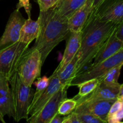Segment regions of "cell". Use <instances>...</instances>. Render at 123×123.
<instances>
[{
  "instance_id": "6da1fadb",
  "label": "cell",
  "mask_w": 123,
  "mask_h": 123,
  "mask_svg": "<svg viewBox=\"0 0 123 123\" xmlns=\"http://www.w3.org/2000/svg\"><path fill=\"white\" fill-rule=\"evenodd\" d=\"M118 24L102 21L91 12L81 31L80 46L77 54V74L94 60L100 48Z\"/></svg>"
},
{
  "instance_id": "7a4b0ae2",
  "label": "cell",
  "mask_w": 123,
  "mask_h": 123,
  "mask_svg": "<svg viewBox=\"0 0 123 123\" xmlns=\"http://www.w3.org/2000/svg\"><path fill=\"white\" fill-rule=\"evenodd\" d=\"M37 20L40 25L39 34L32 48L40 52L43 65L53 49L67 38L70 31L67 20L60 18L52 8L40 12Z\"/></svg>"
},
{
  "instance_id": "3957f363",
  "label": "cell",
  "mask_w": 123,
  "mask_h": 123,
  "mask_svg": "<svg viewBox=\"0 0 123 123\" xmlns=\"http://www.w3.org/2000/svg\"><path fill=\"white\" fill-rule=\"evenodd\" d=\"M8 81L15 111L14 120L16 122H19L24 119L26 120L29 117L28 109L35 90L32 86L26 85L22 82L16 70L11 75Z\"/></svg>"
},
{
  "instance_id": "277c9868",
  "label": "cell",
  "mask_w": 123,
  "mask_h": 123,
  "mask_svg": "<svg viewBox=\"0 0 123 123\" xmlns=\"http://www.w3.org/2000/svg\"><path fill=\"white\" fill-rule=\"evenodd\" d=\"M42 66L40 53L32 47L28 48L20 58L16 71L24 84L32 86L40 76Z\"/></svg>"
},
{
  "instance_id": "5b68a950",
  "label": "cell",
  "mask_w": 123,
  "mask_h": 123,
  "mask_svg": "<svg viewBox=\"0 0 123 123\" xmlns=\"http://www.w3.org/2000/svg\"><path fill=\"white\" fill-rule=\"evenodd\" d=\"M121 64H123V49L111 57L98 63L92 64L86 70L78 73L72 81L71 86H76L90 79H99L109 69Z\"/></svg>"
},
{
  "instance_id": "8992f818",
  "label": "cell",
  "mask_w": 123,
  "mask_h": 123,
  "mask_svg": "<svg viewBox=\"0 0 123 123\" xmlns=\"http://www.w3.org/2000/svg\"><path fill=\"white\" fill-rule=\"evenodd\" d=\"M29 45L18 42L0 50V73L9 79L16 70L18 63Z\"/></svg>"
},
{
  "instance_id": "52a82bcc",
  "label": "cell",
  "mask_w": 123,
  "mask_h": 123,
  "mask_svg": "<svg viewBox=\"0 0 123 123\" xmlns=\"http://www.w3.org/2000/svg\"><path fill=\"white\" fill-rule=\"evenodd\" d=\"M25 20L19 10L16 9L11 13L0 37V50L19 42L20 30Z\"/></svg>"
},
{
  "instance_id": "ba28073f",
  "label": "cell",
  "mask_w": 123,
  "mask_h": 123,
  "mask_svg": "<svg viewBox=\"0 0 123 123\" xmlns=\"http://www.w3.org/2000/svg\"><path fill=\"white\" fill-rule=\"evenodd\" d=\"M67 90L61 88L36 114L26 119V123H49L57 114L60 102L67 98Z\"/></svg>"
},
{
  "instance_id": "9c48e42d",
  "label": "cell",
  "mask_w": 123,
  "mask_h": 123,
  "mask_svg": "<svg viewBox=\"0 0 123 123\" xmlns=\"http://www.w3.org/2000/svg\"><path fill=\"white\" fill-rule=\"evenodd\" d=\"M92 13L102 21L120 24L123 22V0H105Z\"/></svg>"
},
{
  "instance_id": "30bf717a",
  "label": "cell",
  "mask_w": 123,
  "mask_h": 123,
  "mask_svg": "<svg viewBox=\"0 0 123 123\" xmlns=\"http://www.w3.org/2000/svg\"><path fill=\"white\" fill-rule=\"evenodd\" d=\"M49 79V84L46 88L34 103L30 105L28 109L29 116H32L39 111L59 90L62 88L59 80L56 69L55 70Z\"/></svg>"
},
{
  "instance_id": "8fae6325",
  "label": "cell",
  "mask_w": 123,
  "mask_h": 123,
  "mask_svg": "<svg viewBox=\"0 0 123 123\" xmlns=\"http://www.w3.org/2000/svg\"><path fill=\"white\" fill-rule=\"evenodd\" d=\"M123 84L107 85L103 82H99L98 85L92 92L85 97L74 98L77 103L83 101L107 100L115 101L118 97V94Z\"/></svg>"
},
{
  "instance_id": "7c38bea8",
  "label": "cell",
  "mask_w": 123,
  "mask_h": 123,
  "mask_svg": "<svg viewBox=\"0 0 123 123\" xmlns=\"http://www.w3.org/2000/svg\"><path fill=\"white\" fill-rule=\"evenodd\" d=\"M115 101L90 100L77 103L74 112L86 113L98 117L106 121L107 116L111 106Z\"/></svg>"
},
{
  "instance_id": "4fadbf2b",
  "label": "cell",
  "mask_w": 123,
  "mask_h": 123,
  "mask_svg": "<svg viewBox=\"0 0 123 123\" xmlns=\"http://www.w3.org/2000/svg\"><path fill=\"white\" fill-rule=\"evenodd\" d=\"M0 114L15 119V111L8 78L0 73Z\"/></svg>"
},
{
  "instance_id": "5bb4252c",
  "label": "cell",
  "mask_w": 123,
  "mask_h": 123,
  "mask_svg": "<svg viewBox=\"0 0 123 123\" xmlns=\"http://www.w3.org/2000/svg\"><path fill=\"white\" fill-rule=\"evenodd\" d=\"M93 0H86L84 4L78 10L67 20L70 32H80L92 11Z\"/></svg>"
},
{
  "instance_id": "9a60e30c",
  "label": "cell",
  "mask_w": 123,
  "mask_h": 123,
  "mask_svg": "<svg viewBox=\"0 0 123 123\" xmlns=\"http://www.w3.org/2000/svg\"><path fill=\"white\" fill-rule=\"evenodd\" d=\"M115 30L112 33L104 42L94 58L93 64L103 61L111 57L123 49V42L120 40L115 35Z\"/></svg>"
},
{
  "instance_id": "2e32d148",
  "label": "cell",
  "mask_w": 123,
  "mask_h": 123,
  "mask_svg": "<svg viewBox=\"0 0 123 123\" xmlns=\"http://www.w3.org/2000/svg\"><path fill=\"white\" fill-rule=\"evenodd\" d=\"M80 42L81 31L76 32H70L62 60L56 68L58 72L61 71L76 55L80 48Z\"/></svg>"
},
{
  "instance_id": "e0dca14e",
  "label": "cell",
  "mask_w": 123,
  "mask_h": 123,
  "mask_svg": "<svg viewBox=\"0 0 123 123\" xmlns=\"http://www.w3.org/2000/svg\"><path fill=\"white\" fill-rule=\"evenodd\" d=\"M86 0H59L53 9L64 20L68 19L84 4Z\"/></svg>"
},
{
  "instance_id": "ac0fdd59",
  "label": "cell",
  "mask_w": 123,
  "mask_h": 123,
  "mask_svg": "<svg viewBox=\"0 0 123 123\" xmlns=\"http://www.w3.org/2000/svg\"><path fill=\"white\" fill-rule=\"evenodd\" d=\"M40 25L38 20H34L31 18L26 19L21 28L19 42L30 45V43L38 37Z\"/></svg>"
},
{
  "instance_id": "d6986e66",
  "label": "cell",
  "mask_w": 123,
  "mask_h": 123,
  "mask_svg": "<svg viewBox=\"0 0 123 123\" xmlns=\"http://www.w3.org/2000/svg\"><path fill=\"white\" fill-rule=\"evenodd\" d=\"M78 61V58L76 54L61 71H57L59 80L63 88L67 90L71 86L72 81L77 74Z\"/></svg>"
},
{
  "instance_id": "ffe728a7",
  "label": "cell",
  "mask_w": 123,
  "mask_h": 123,
  "mask_svg": "<svg viewBox=\"0 0 123 123\" xmlns=\"http://www.w3.org/2000/svg\"><path fill=\"white\" fill-rule=\"evenodd\" d=\"M123 65H118L109 69L103 76L98 79L99 82H103L107 85H115L118 84V79Z\"/></svg>"
},
{
  "instance_id": "44dd1931",
  "label": "cell",
  "mask_w": 123,
  "mask_h": 123,
  "mask_svg": "<svg viewBox=\"0 0 123 123\" xmlns=\"http://www.w3.org/2000/svg\"><path fill=\"white\" fill-rule=\"evenodd\" d=\"M98 84L99 80L98 79H92L78 84L76 86L79 88V92L73 98H81L88 96L96 89Z\"/></svg>"
},
{
  "instance_id": "7402d4cb",
  "label": "cell",
  "mask_w": 123,
  "mask_h": 123,
  "mask_svg": "<svg viewBox=\"0 0 123 123\" xmlns=\"http://www.w3.org/2000/svg\"><path fill=\"white\" fill-rule=\"evenodd\" d=\"M77 106V101L74 98H66L60 103L57 113L61 116H67L73 112Z\"/></svg>"
},
{
  "instance_id": "603a6c76",
  "label": "cell",
  "mask_w": 123,
  "mask_h": 123,
  "mask_svg": "<svg viewBox=\"0 0 123 123\" xmlns=\"http://www.w3.org/2000/svg\"><path fill=\"white\" fill-rule=\"evenodd\" d=\"M49 79L46 76H44L43 77H39L37 79V81L35 82L36 89L34 91L33 98L31 104L34 103L38 98V97L41 96L42 92L44 91L49 84Z\"/></svg>"
},
{
  "instance_id": "cb8c5ba5",
  "label": "cell",
  "mask_w": 123,
  "mask_h": 123,
  "mask_svg": "<svg viewBox=\"0 0 123 123\" xmlns=\"http://www.w3.org/2000/svg\"><path fill=\"white\" fill-rule=\"evenodd\" d=\"M76 114L80 123H107L105 120L91 114L86 113H79Z\"/></svg>"
},
{
  "instance_id": "d4e9b609",
  "label": "cell",
  "mask_w": 123,
  "mask_h": 123,
  "mask_svg": "<svg viewBox=\"0 0 123 123\" xmlns=\"http://www.w3.org/2000/svg\"><path fill=\"white\" fill-rule=\"evenodd\" d=\"M59 0H37L39 6L40 12H45L56 5Z\"/></svg>"
},
{
  "instance_id": "484cf974",
  "label": "cell",
  "mask_w": 123,
  "mask_h": 123,
  "mask_svg": "<svg viewBox=\"0 0 123 123\" xmlns=\"http://www.w3.org/2000/svg\"><path fill=\"white\" fill-rule=\"evenodd\" d=\"M21 8H24L25 9V12L27 14L28 18H31L32 6L30 3V0H19L16 9L19 10Z\"/></svg>"
},
{
  "instance_id": "4316f807",
  "label": "cell",
  "mask_w": 123,
  "mask_h": 123,
  "mask_svg": "<svg viewBox=\"0 0 123 123\" xmlns=\"http://www.w3.org/2000/svg\"><path fill=\"white\" fill-rule=\"evenodd\" d=\"M123 118V109L116 112L112 115H108L107 123H118L122 121Z\"/></svg>"
},
{
  "instance_id": "83f0119b",
  "label": "cell",
  "mask_w": 123,
  "mask_h": 123,
  "mask_svg": "<svg viewBox=\"0 0 123 123\" xmlns=\"http://www.w3.org/2000/svg\"><path fill=\"white\" fill-rule=\"evenodd\" d=\"M114 32L117 38L123 42V22H121L117 25Z\"/></svg>"
},
{
  "instance_id": "f1b7e54d",
  "label": "cell",
  "mask_w": 123,
  "mask_h": 123,
  "mask_svg": "<svg viewBox=\"0 0 123 123\" xmlns=\"http://www.w3.org/2000/svg\"><path fill=\"white\" fill-rule=\"evenodd\" d=\"M64 116H61L57 113L54 117V118L52 119V120L49 122V123H61L64 119Z\"/></svg>"
},
{
  "instance_id": "f546056e",
  "label": "cell",
  "mask_w": 123,
  "mask_h": 123,
  "mask_svg": "<svg viewBox=\"0 0 123 123\" xmlns=\"http://www.w3.org/2000/svg\"><path fill=\"white\" fill-rule=\"evenodd\" d=\"M70 119V123H80L79 119L77 117V114L75 112H73L69 114Z\"/></svg>"
},
{
  "instance_id": "4dcf8cb0",
  "label": "cell",
  "mask_w": 123,
  "mask_h": 123,
  "mask_svg": "<svg viewBox=\"0 0 123 123\" xmlns=\"http://www.w3.org/2000/svg\"><path fill=\"white\" fill-rule=\"evenodd\" d=\"M105 0H93L92 2V11H94L103 3Z\"/></svg>"
},
{
  "instance_id": "1f68e13d",
  "label": "cell",
  "mask_w": 123,
  "mask_h": 123,
  "mask_svg": "<svg viewBox=\"0 0 123 123\" xmlns=\"http://www.w3.org/2000/svg\"><path fill=\"white\" fill-rule=\"evenodd\" d=\"M61 123H70V115H67V116L65 117L64 119L62 121Z\"/></svg>"
},
{
  "instance_id": "d6a6232c",
  "label": "cell",
  "mask_w": 123,
  "mask_h": 123,
  "mask_svg": "<svg viewBox=\"0 0 123 123\" xmlns=\"http://www.w3.org/2000/svg\"><path fill=\"white\" fill-rule=\"evenodd\" d=\"M0 121L2 123H6V121L4 120V117L2 116L1 114H0Z\"/></svg>"
},
{
  "instance_id": "836d02e7",
  "label": "cell",
  "mask_w": 123,
  "mask_h": 123,
  "mask_svg": "<svg viewBox=\"0 0 123 123\" xmlns=\"http://www.w3.org/2000/svg\"><path fill=\"white\" fill-rule=\"evenodd\" d=\"M123 123L122 122V121H121V122H120V123Z\"/></svg>"
},
{
  "instance_id": "e575fe53",
  "label": "cell",
  "mask_w": 123,
  "mask_h": 123,
  "mask_svg": "<svg viewBox=\"0 0 123 123\" xmlns=\"http://www.w3.org/2000/svg\"><path fill=\"white\" fill-rule=\"evenodd\" d=\"M0 123H1V122H0Z\"/></svg>"
},
{
  "instance_id": "d590c367",
  "label": "cell",
  "mask_w": 123,
  "mask_h": 123,
  "mask_svg": "<svg viewBox=\"0 0 123 123\" xmlns=\"http://www.w3.org/2000/svg\"></svg>"
}]
</instances>
